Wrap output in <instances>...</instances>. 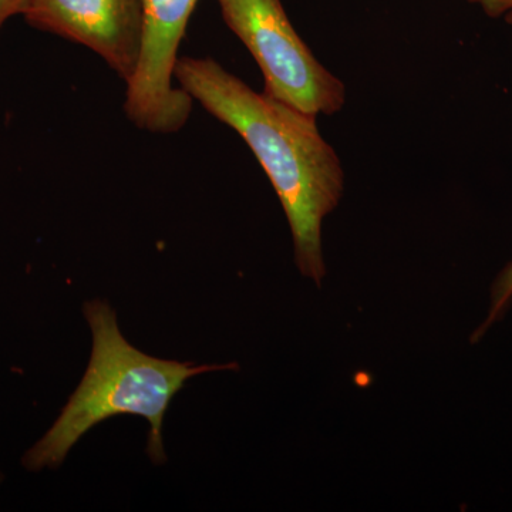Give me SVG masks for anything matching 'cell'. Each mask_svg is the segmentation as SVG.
<instances>
[{
  "label": "cell",
  "mask_w": 512,
  "mask_h": 512,
  "mask_svg": "<svg viewBox=\"0 0 512 512\" xmlns=\"http://www.w3.org/2000/svg\"><path fill=\"white\" fill-rule=\"evenodd\" d=\"M222 19L244 43L265 80V94L303 113L332 116L343 109L342 80L313 56L281 0H215Z\"/></svg>",
  "instance_id": "cell-3"
},
{
  "label": "cell",
  "mask_w": 512,
  "mask_h": 512,
  "mask_svg": "<svg viewBox=\"0 0 512 512\" xmlns=\"http://www.w3.org/2000/svg\"><path fill=\"white\" fill-rule=\"evenodd\" d=\"M143 46L136 73L127 83L124 111L151 133L181 130L190 119L192 97L174 87L178 49L198 0H141Z\"/></svg>",
  "instance_id": "cell-4"
},
{
  "label": "cell",
  "mask_w": 512,
  "mask_h": 512,
  "mask_svg": "<svg viewBox=\"0 0 512 512\" xmlns=\"http://www.w3.org/2000/svg\"><path fill=\"white\" fill-rule=\"evenodd\" d=\"M83 312L93 336L89 366L53 426L23 456V467L35 473L59 467L87 431L126 414L150 423L147 454L154 464H163V421L175 394L191 377L238 365L195 366L158 359L128 343L109 303L86 302Z\"/></svg>",
  "instance_id": "cell-2"
},
{
  "label": "cell",
  "mask_w": 512,
  "mask_h": 512,
  "mask_svg": "<svg viewBox=\"0 0 512 512\" xmlns=\"http://www.w3.org/2000/svg\"><path fill=\"white\" fill-rule=\"evenodd\" d=\"M2 478H3V477H2V474H0V481H2Z\"/></svg>",
  "instance_id": "cell-9"
},
{
  "label": "cell",
  "mask_w": 512,
  "mask_h": 512,
  "mask_svg": "<svg viewBox=\"0 0 512 512\" xmlns=\"http://www.w3.org/2000/svg\"><path fill=\"white\" fill-rule=\"evenodd\" d=\"M30 0H0V30L10 18L23 15Z\"/></svg>",
  "instance_id": "cell-8"
},
{
  "label": "cell",
  "mask_w": 512,
  "mask_h": 512,
  "mask_svg": "<svg viewBox=\"0 0 512 512\" xmlns=\"http://www.w3.org/2000/svg\"><path fill=\"white\" fill-rule=\"evenodd\" d=\"M468 2L480 6L488 18L503 19L508 25H512V0H468Z\"/></svg>",
  "instance_id": "cell-7"
},
{
  "label": "cell",
  "mask_w": 512,
  "mask_h": 512,
  "mask_svg": "<svg viewBox=\"0 0 512 512\" xmlns=\"http://www.w3.org/2000/svg\"><path fill=\"white\" fill-rule=\"evenodd\" d=\"M181 89L244 138L281 201L299 271L322 284V224L342 200L345 174L316 117L256 93L212 59L181 57Z\"/></svg>",
  "instance_id": "cell-1"
},
{
  "label": "cell",
  "mask_w": 512,
  "mask_h": 512,
  "mask_svg": "<svg viewBox=\"0 0 512 512\" xmlns=\"http://www.w3.org/2000/svg\"><path fill=\"white\" fill-rule=\"evenodd\" d=\"M23 18L32 28L89 47L126 83L136 73L143 46L141 0H30Z\"/></svg>",
  "instance_id": "cell-5"
},
{
  "label": "cell",
  "mask_w": 512,
  "mask_h": 512,
  "mask_svg": "<svg viewBox=\"0 0 512 512\" xmlns=\"http://www.w3.org/2000/svg\"><path fill=\"white\" fill-rule=\"evenodd\" d=\"M512 302V261L504 266L503 271L495 278L491 288V305L487 318L478 326L476 332L471 336V342L477 343L484 338L488 329L500 320L508 311Z\"/></svg>",
  "instance_id": "cell-6"
}]
</instances>
